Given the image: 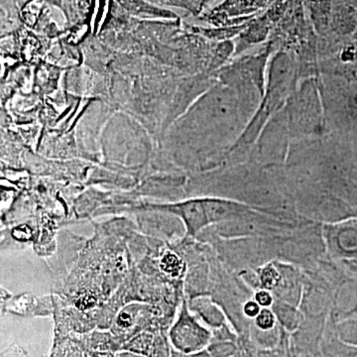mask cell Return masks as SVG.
<instances>
[{"instance_id": "6da1fadb", "label": "cell", "mask_w": 357, "mask_h": 357, "mask_svg": "<svg viewBox=\"0 0 357 357\" xmlns=\"http://www.w3.org/2000/svg\"><path fill=\"white\" fill-rule=\"evenodd\" d=\"M170 338L176 351L196 356L208 347L213 335L184 309L171 330Z\"/></svg>"}, {"instance_id": "7a4b0ae2", "label": "cell", "mask_w": 357, "mask_h": 357, "mask_svg": "<svg viewBox=\"0 0 357 357\" xmlns=\"http://www.w3.org/2000/svg\"><path fill=\"white\" fill-rule=\"evenodd\" d=\"M181 211H182L183 217L187 222L192 234L198 231L208 223L204 204L199 202H190V203L183 204L181 206Z\"/></svg>"}, {"instance_id": "3957f363", "label": "cell", "mask_w": 357, "mask_h": 357, "mask_svg": "<svg viewBox=\"0 0 357 357\" xmlns=\"http://www.w3.org/2000/svg\"><path fill=\"white\" fill-rule=\"evenodd\" d=\"M337 248L347 256L357 255V220L342 225L338 229Z\"/></svg>"}, {"instance_id": "277c9868", "label": "cell", "mask_w": 357, "mask_h": 357, "mask_svg": "<svg viewBox=\"0 0 357 357\" xmlns=\"http://www.w3.org/2000/svg\"><path fill=\"white\" fill-rule=\"evenodd\" d=\"M326 357H357V347L345 344L342 340L328 342L325 352Z\"/></svg>"}, {"instance_id": "5b68a950", "label": "cell", "mask_w": 357, "mask_h": 357, "mask_svg": "<svg viewBox=\"0 0 357 357\" xmlns=\"http://www.w3.org/2000/svg\"><path fill=\"white\" fill-rule=\"evenodd\" d=\"M338 340L357 347V319L344 321L337 328Z\"/></svg>"}, {"instance_id": "8992f818", "label": "cell", "mask_w": 357, "mask_h": 357, "mask_svg": "<svg viewBox=\"0 0 357 357\" xmlns=\"http://www.w3.org/2000/svg\"><path fill=\"white\" fill-rule=\"evenodd\" d=\"M162 270L172 277H178L184 271V263L174 253H166L161 260Z\"/></svg>"}, {"instance_id": "52a82bcc", "label": "cell", "mask_w": 357, "mask_h": 357, "mask_svg": "<svg viewBox=\"0 0 357 357\" xmlns=\"http://www.w3.org/2000/svg\"><path fill=\"white\" fill-rule=\"evenodd\" d=\"M276 314L268 307H262L255 319V326L262 331L272 330L276 326Z\"/></svg>"}, {"instance_id": "ba28073f", "label": "cell", "mask_w": 357, "mask_h": 357, "mask_svg": "<svg viewBox=\"0 0 357 357\" xmlns=\"http://www.w3.org/2000/svg\"><path fill=\"white\" fill-rule=\"evenodd\" d=\"M260 281H261L262 287L272 289L278 285L279 281H280V275L274 268L265 267L260 272Z\"/></svg>"}, {"instance_id": "9c48e42d", "label": "cell", "mask_w": 357, "mask_h": 357, "mask_svg": "<svg viewBox=\"0 0 357 357\" xmlns=\"http://www.w3.org/2000/svg\"><path fill=\"white\" fill-rule=\"evenodd\" d=\"M13 236L14 239L18 241H22V243H25V241H29L31 239L33 236V230L31 227H28V225H20V227H15L13 230Z\"/></svg>"}, {"instance_id": "30bf717a", "label": "cell", "mask_w": 357, "mask_h": 357, "mask_svg": "<svg viewBox=\"0 0 357 357\" xmlns=\"http://www.w3.org/2000/svg\"><path fill=\"white\" fill-rule=\"evenodd\" d=\"M116 325L121 330L126 331L134 326V317L129 311L119 312L116 319Z\"/></svg>"}, {"instance_id": "8fae6325", "label": "cell", "mask_w": 357, "mask_h": 357, "mask_svg": "<svg viewBox=\"0 0 357 357\" xmlns=\"http://www.w3.org/2000/svg\"><path fill=\"white\" fill-rule=\"evenodd\" d=\"M260 311H261V307L258 305L256 301H248L245 303L243 306V314L246 318L255 319L258 316Z\"/></svg>"}, {"instance_id": "7c38bea8", "label": "cell", "mask_w": 357, "mask_h": 357, "mask_svg": "<svg viewBox=\"0 0 357 357\" xmlns=\"http://www.w3.org/2000/svg\"><path fill=\"white\" fill-rule=\"evenodd\" d=\"M255 301L262 307H269L273 304V297L267 290H261L256 293Z\"/></svg>"}, {"instance_id": "4fadbf2b", "label": "cell", "mask_w": 357, "mask_h": 357, "mask_svg": "<svg viewBox=\"0 0 357 357\" xmlns=\"http://www.w3.org/2000/svg\"><path fill=\"white\" fill-rule=\"evenodd\" d=\"M95 298H93V296L88 295V294L82 296L76 302L77 309L81 310V311H86V310L91 309V307H95Z\"/></svg>"}, {"instance_id": "5bb4252c", "label": "cell", "mask_w": 357, "mask_h": 357, "mask_svg": "<svg viewBox=\"0 0 357 357\" xmlns=\"http://www.w3.org/2000/svg\"><path fill=\"white\" fill-rule=\"evenodd\" d=\"M255 357H292L287 349H273V351H261Z\"/></svg>"}, {"instance_id": "9a60e30c", "label": "cell", "mask_w": 357, "mask_h": 357, "mask_svg": "<svg viewBox=\"0 0 357 357\" xmlns=\"http://www.w3.org/2000/svg\"><path fill=\"white\" fill-rule=\"evenodd\" d=\"M117 357H146L144 356H141V354H133V352H122V354H119Z\"/></svg>"}, {"instance_id": "2e32d148", "label": "cell", "mask_w": 357, "mask_h": 357, "mask_svg": "<svg viewBox=\"0 0 357 357\" xmlns=\"http://www.w3.org/2000/svg\"><path fill=\"white\" fill-rule=\"evenodd\" d=\"M171 357H195L194 356H190V354H182V352H178L177 351H173L172 354H171Z\"/></svg>"}]
</instances>
